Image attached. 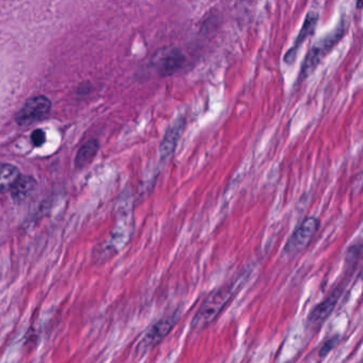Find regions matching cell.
<instances>
[{"mask_svg":"<svg viewBox=\"0 0 363 363\" xmlns=\"http://www.w3.org/2000/svg\"><path fill=\"white\" fill-rule=\"evenodd\" d=\"M237 292L236 284H224L206 297L192 319L191 329L202 331L220 317Z\"/></svg>","mask_w":363,"mask_h":363,"instance_id":"obj_1","label":"cell"},{"mask_svg":"<svg viewBox=\"0 0 363 363\" xmlns=\"http://www.w3.org/2000/svg\"><path fill=\"white\" fill-rule=\"evenodd\" d=\"M346 30H348V25L342 22L339 26L336 27L329 33H326L325 36L322 37L312 45L301 66L300 76H298L300 80L307 79L315 72L322 60L333 51L336 45L339 44L340 41L345 36Z\"/></svg>","mask_w":363,"mask_h":363,"instance_id":"obj_2","label":"cell"},{"mask_svg":"<svg viewBox=\"0 0 363 363\" xmlns=\"http://www.w3.org/2000/svg\"><path fill=\"white\" fill-rule=\"evenodd\" d=\"M185 63V55L183 49L170 45L159 49L150 58L148 67L159 77H169L183 69Z\"/></svg>","mask_w":363,"mask_h":363,"instance_id":"obj_3","label":"cell"},{"mask_svg":"<svg viewBox=\"0 0 363 363\" xmlns=\"http://www.w3.org/2000/svg\"><path fill=\"white\" fill-rule=\"evenodd\" d=\"M319 228V220L315 216H307L293 231L284 249V253L289 257L303 253L312 242Z\"/></svg>","mask_w":363,"mask_h":363,"instance_id":"obj_4","label":"cell"},{"mask_svg":"<svg viewBox=\"0 0 363 363\" xmlns=\"http://www.w3.org/2000/svg\"><path fill=\"white\" fill-rule=\"evenodd\" d=\"M178 321L179 315H177V312H173L161 317L154 325L150 326V329L146 331L145 335L140 342L139 350L142 352H148V350L158 346L165 338L170 335L171 331L174 329Z\"/></svg>","mask_w":363,"mask_h":363,"instance_id":"obj_5","label":"cell"},{"mask_svg":"<svg viewBox=\"0 0 363 363\" xmlns=\"http://www.w3.org/2000/svg\"><path fill=\"white\" fill-rule=\"evenodd\" d=\"M344 289H345V284L336 286L325 300L322 301L311 310L307 317V327L309 329L319 330V327L325 323L326 319L331 315L337 307L338 302L343 294Z\"/></svg>","mask_w":363,"mask_h":363,"instance_id":"obj_6","label":"cell"},{"mask_svg":"<svg viewBox=\"0 0 363 363\" xmlns=\"http://www.w3.org/2000/svg\"><path fill=\"white\" fill-rule=\"evenodd\" d=\"M51 100L45 96L32 97L25 106L20 109L16 117V121L20 126L31 125L34 121H40L46 117L51 110Z\"/></svg>","mask_w":363,"mask_h":363,"instance_id":"obj_7","label":"cell"},{"mask_svg":"<svg viewBox=\"0 0 363 363\" xmlns=\"http://www.w3.org/2000/svg\"><path fill=\"white\" fill-rule=\"evenodd\" d=\"M319 14L317 11H309L303 22L302 28L297 34L294 43L290 47L284 57V63L292 64L296 59L297 53L300 51L301 46L305 41L308 40L313 33L317 30V24H319Z\"/></svg>","mask_w":363,"mask_h":363,"instance_id":"obj_8","label":"cell"},{"mask_svg":"<svg viewBox=\"0 0 363 363\" xmlns=\"http://www.w3.org/2000/svg\"><path fill=\"white\" fill-rule=\"evenodd\" d=\"M185 119H177L172 126L168 128L165 132L164 138L160 145V157L161 161L169 160L174 154L176 150L177 143L183 135V129H185Z\"/></svg>","mask_w":363,"mask_h":363,"instance_id":"obj_9","label":"cell"},{"mask_svg":"<svg viewBox=\"0 0 363 363\" xmlns=\"http://www.w3.org/2000/svg\"><path fill=\"white\" fill-rule=\"evenodd\" d=\"M20 177V171L15 165L1 163L0 164V194L13 189Z\"/></svg>","mask_w":363,"mask_h":363,"instance_id":"obj_10","label":"cell"},{"mask_svg":"<svg viewBox=\"0 0 363 363\" xmlns=\"http://www.w3.org/2000/svg\"><path fill=\"white\" fill-rule=\"evenodd\" d=\"M36 183L32 178H26V177H20L18 183L12 189V196L16 202H22L26 199L27 196L30 195L31 192L34 189Z\"/></svg>","mask_w":363,"mask_h":363,"instance_id":"obj_11","label":"cell"},{"mask_svg":"<svg viewBox=\"0 0 363 363\" xmlns=\"http://www.w3.org/2000/svg\"><path fill=\"white\" fill-rule=\"evenodd\" d=\"M97 150H98V144L96 141H90L82 146L81 150L78 152L77 158H76V164L79 168H82L86 163L92 160L93 157L96 154Z\"/></svg>","mask_w":363,"mask_h":363,"instance_id":"obj_12","label":"cell"},{"mask_svg":"<svg viewBox=\"0 0 363 363\" xmlns=\"http://www.w3.org/2000/svg\"><path fill=\"white\" fill-rule=\"evenodd\" d=\"M31 140H32L33 145L40 147V146H42L43 144L45 143V141H46L45 132L41 129L34 130V131L32 132V135H31Z\"/></svg>","mask_w":363,"mask_h":363,"instance_id":"obj_13","label":"cell"},{"mask_svg":"<svg viewBox=\"0 0 363 363\" xmlns=\"http://www.w3.org/2000/svg\"><path fill=\"white\" fill-rule=\"evenodd\" d=\"M338 341H339V338H338L337 336L331 338V339H328L327 341L323 344V346H322L321 350H319V356H326L330 350H333V348L337 345Z\"/></svg>","mask_w":363,"mask_h":363,"instance_id":"obj_14","label":"cell"}]
</instances>
